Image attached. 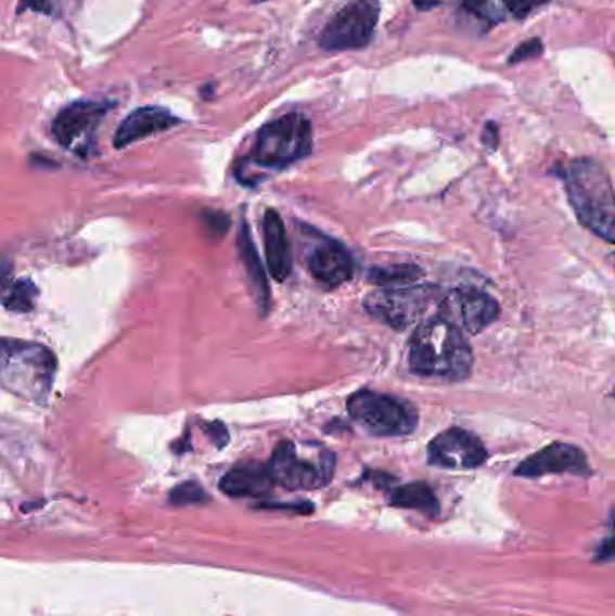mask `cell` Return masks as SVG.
<instances>
[{
  "label": "cell",
  "instance_id": "ba28073f",
  "mask_svg": "<svg viewBox=\"0 0 615 616\" xmlns=\"http://www.w3.org/2000/svg\"><path fill=\"white\" fill-rule=\"evenodd\" d=\"M380 13V0L348 2L321 31L320 48L331 53L367 48L374 37Z\"/></svg>",
  "mask_w": 615,
  "mask_h": 616
},
{
  "label": "cell",
  "instance_id": "d6986e66",
  "mask_svg": "<svg viewBox=\"0 0 615 616\" xmlns=\"http://www.w3.org/2000/svg\"><path fill=\"white\" fill-rule=\"evenodd\" d=\"M37 299L38 287L29 278L11 280L10 285L0 293V304L4 305L5 310H10V312H31Z\"/></svg>",
  "mask_w": 615,
  "mask_h": 616
},
{
  "label": "cell",
  "instance_id": "4316f807",
  "mask_svg": "<svg viewBox=\"0 0 615 616\" xmlns=\"http://www.w3.org/2000/svg\"><path fill=\"white\" fill-rule=\"evenodd\" d=\"M484 144L491 146V149H497L498 128L495 123H487L486 127H484Z\"/></svg>",
  "mask_w": 615,
  "mask_h": 616
},
{
  "label": "cell",
  "instance_id": "603a6c76",
  "mask_svg": "<svg viewBox=\"0 0 615 616\" xmlns=\"http://www.w3.org/2000/svg\"><path fill=\"white\" fill-rule=\"evenodd\" d=\"M541 53H543V43L538 38H533V40L520 43L518 48L514 49L511 56H509V64H520V62H525V60L536 59Z\"/></svg>",
  "mask_w": 615,
  "mask_h": 616
},
{
  "label": "cell",
  "instance_id": "7402d4cb",
  "mask_svg": "<svg viewBox=\"0 0 615 616\" xmlns=\"http://www.w3.org/2000/svg\"><path fill=\"white\" fill-rule=\"evenodd\" d=\"M464 8L470 15L476 16L478 21L487 22V24H497L498 11L495 0H462Z\"/></svg>",
  "mask_w": 615,
  "mask_h": 616
},
{
  "label": "cell",
  "instance_id": "3957f363",
  "mask_svg": "<svg viewBox=\"0 0 615 616\" xmlns=\"http://www.w3.org/2000/svg\"><path fill=\"white\" fill-rule=\"evenodd\" d=\"M568 203L579 222L595 236L614 244L615 201L611 176L594 161H574L563 171Z\"/></svg>",
  "mask_w": 615,
  "mask_h": 616
},
{
  "label": "cell",
  "instance_id": "ac0fdd59",
  "mask_svg": "<svg viewBox=\"0 0 615 616\" xmlns=\"http://www.w3.org/2000/svg\"><path fill=\"white\" fill-rule=\"evenodd\" d=\"M390 501L394 506L413 509V511L423 512L428 517H435L440 512L439 501L435 498L434 490L423 482H413V484L397 487L392 492Z\"/></svg>",
  "mask_w": 615,
  "mask_h": 616
},
{
  "label": "cell",
  "instance_id": "7a4b0ae2",
  "mask_svg": "<svg viewBox=\"0 0 615 616\" xmlns=\"http://www.w3.org/2000/svg\"><path fill=\"white\" fill-rule=\"evenodd\" d=\"M59 359L48 346L0 337V388L37 406L48 405Z\"/></svg>",
  "mask_w": 615,
  "mask_h": 616
},
{
  "label": "cell",
  "instance_id": "7c38bea8",
  "mask_svg": "<svg viewBox=\"0 0 615 616\" xmlns=\"http://www.w3.org/2000/svg\"><path fill=\"white\" fill-rule=\"evenodd\" d=\"M589 474V462L584 451L571 444H552L520 463L514 471L522 478H540L546 474Z\"/></svg>",
  "mask_w": 615,
  "mask_h": 616
},
{
  "label": "cell",
  "instance_id": "277c9868",
  "mask_svg": "<svg viewBox=\"0 0 615 616\" xmlns=\"http://www.w3.org/2000/svg\"><path fill=\"white\" fill-rule=\"evenodd\" d=\"M312 150V127L304 114L291 112L268 123L258 132L252 161L266 168H284L304 159Z\"/></svg>",
  "mask_w": 615,
  "mask_h": 616
},
{
  "label": "cell",
  "instance_id": "8992f818",
  "mask_svg": "<svg viewBox=\"0 0 615 616\" xmlns=\"http://www.w3.org/2000/svg\"><path fill=\"white\" fill-rule=\"evenodd\" d=\"M347 410L370 435L405 436L418 429V410L390 395L358 392L348 399Z\"/></svg>",
  "mask_w": 615,
  "mask_h": 616
},
{
  "label": "cell",
  "instance_id": "2e32d148",
  "mask_svg": "<svg viewBox=\"0 0 615 616\" xmlns=\"http://www.w3.org/2000/svg\"><path fill=\"white\" fill-rule=\"evenodd\" d=\"M273 479L262 463L247 462L231 469L220 479V490L231 498H264L271 495Z\"/></svg>",
  "mask_w": 615,
  "mask_h": 616
},
{
  "label": "cell",
  "instance_id": "d4e9b609",
  "mask_svg": "<svg viewBox=\"0 0 615 616\" xmlns=\"http://www.w3.org/2000/svg\"><path fill=\"white\" fill-rule=\"evenodd\" d=\"M547 2H551V0H503V5L508 8L511 15L516 16V18H525L530 13H535L541 5H546Z\"/></svg>",
  "mask_w": 615,
  "mask_h": 616
},
{
  "label": "cell",
  "instance_id": "e0dca14e",
  "mask_svg": "<svg viewBox=\"0 0 615 616\" xmlns=\"http://www.w3.org/2000/svg\"><path fill=\"white\" fill-rule=\"evenodd\" d=\"M239 251H241V258L244 261V267H246L247 277H249V282H252L255 296H257L258 307L266 313L269 307L268 277H266V271H264L262 264H260L257 247L253 244L252 234H249L246 223L242 226L241 233H239Z\"/></svg>",
  "mask_w": 615,
  "mask_h": 616
},
{
  "label": "cell",
  "instance_id": "5b68a950",
  "mask_svg": "<svg viewBox=\"0 0 615 616\" xmlns=\"http://www.w3.org/2000/svg\"><path fill=\"white\" fill-rule=\"evenodd\" d=\"M443 293L435 285L419 287H386L370 293L363 307L372 318L394 330H405L421 323L432 308L439 305Z\"/></svg>",
  "mask_w": 615,
  "mask_h": 616
},
{
  "label": "cell",
  "instance_id": "8fae6325",
  "mask_svg": "<svg viewBox=\"0 0 615 616\" xmlns=\"http://www.w3.org/2000/svg\"><path fill=\"white\" fill-rule=\"evenodd\" d=\"M487 460L486 447L464 429H448L428 446V462L443 469H476Z\"/></svg>",
  "mask_w": 615,
  "mask_h": 616
},
{
  "label": "cell",
  "instance_id": "52a82bcc",
  "mask_svg": "<svg viewBox=\"0 0 615 616\" xmlns=\"http://www.w3.org/2000/svg\"><path fill=\"white\" fill-rule=\"evenodd\" d=\"M336 467V457L329 449H321L316 460L302 457L295 441H282L269 460V476L274 485L287 490H316L331 484Z\"/></svg>",
  "mask_w": 615,
  "mask_h": 616
},
{
  "label": "cell",
  "instance_id": "9c48e42d",
  "mask_svg": "<svg viewBox=\"0 0 615 616\" xmlns=\"http://www.w3.org/2000/svg\"><path fill=\"white\" fill-rule=\"evenodd\" d=\"M439 313V318L446 319L461 332L475 335L497 321L500 305L489 294L476 288H457L440 298Z\"/></svg>",
  "mask_w": 615,
  "mask_h": 616
},
{
  "label": "cell",
  "instance_id": "ffe728a7",
  "mask_svg": "<svg viewBox=\"0 0 615 616\" xmlns=\"http://www.w3.org/2000/svg\"><path fill=\"white\" fill-rule=\"evenodd\" d=\"M423 274V271L418 266H392V267H377L369 272V282L381 285V287H397L399 283L407 285L418 280Z\"/></svg>",
  "mask_w": 615,
  "mask_h": 616
},
{
  "label": "cell",
  "instance_id": "4fadbf2b",
  "mask_svg": "<svg viewBox=\"0 0 615 616\" xmlns=\"http://www.w3.org/2000/svg\"><path fill=\"white\" fill-rule=\"evenodd\" d=\"M307 269L323 287L336 288L353 278L354 260L339 242L326 239L310 251Z\"/></svg>",
  "mask_w": 615,
  "mask_h": 616
},
{
  "label": "cell",
  "instance_id": "44dd1931",
  "mask_svg": "<svg viewBox=\"0 0 615 616\" xmlns=\"http://www.w3.org/2000/svg\"><path fill=\"white\" fill-rule=\"evenodd\" d=\"M208 500V495L197 482H184V484L177 485L168 496V501L176 506L201 505Z\"/></svg>",
  "mask_w": 615,
  "mask_h": 616
},
{
  "label": "cell",
  "instance_id": "30bf717a",
  "mask_svg": "<svg viewBox=\"0 0 615 616\" xmlns=\"http://www.w3.org/2000/svg\"><path fill=\"white\" fill-rule=\"evenodd\" d=\"M113 106V102H89V100H80L65 106L56 114L51 127L56 143L69 150H78L81 141L84 144L89 143V139L97 133L100 123Z\"/></svg>",
  "mask_w": 615,
  "mask_h": 616
},
{
  "label": "cell",
  "instance_id": "6da1fadb",
  "mask_svg": "<svg viewBox=\"0 0 615 616\" xmlns=\"http://www.w3.org/2000/svg\"><path fill=\"white\" fill-rule=\"evenodd\" d=\"M410 370L423 377L465 381L473 370V350L461 330L446 319H426L410 341Z\"/></svg>",
  "mask_w": 615,
  "mask_h": 616
},
{
  "label": "cell",
  "instance_id": "9a60e30c",
  "mask_svg": "<svg viewBox=\"0 0 615 616\" xmlns=\"http://www.w3.org/2000/svg\"><path fill=\"white\" fill-rule=\"evenodd\" d=\"M264 244L271 277L277 282H284L293 269V255L284 222L274 209H268L264 215Z\"/></svg>",
  "mask_w": 615,
  "mask_h": 616
},
{
  "label": "cell",
  "instance_id": "5bb4252c",
  "mask_svg": "<svg viewBox=\"0 0 615 616\" xmlns=\"http://www.w3.org/2000/svg\"><path fill=\"white\" fill-rule=\"evenodd\" d=\"M182 123L163 106H141L125 117L114 133V149H127L154 133L166 132Z\"/></svg>",
  "mask_w": 615,
  "mask_h": 616
},
{
  "label": "cell",
  "instance_id": "83f0119b",
  "mask_svg": "<svg viewBox=\"0 0 615 616\" xmlns=\"http://www.w3.org/2000/svg\"><path fill=\"white\" fill-rule=\"evenodd\" d=\"M11 280H13V274H11L10 266H5V264L0 266V293L10 285Z\"/></svg>",
  "mask_w": 615,
  "mask_h": 616
},
{
  "label": "cell",
  "instance_id": "484cf974",
  "mask_svg": "<svg viewBox=\"0 0 615 616\" xmlns=\"http://www.w3.org/2000/svg\"><path fill=\"white\" fill-rule=\"evenodd\" d=\"M204 433L209 436V440L214 441L215 446L222 449V447L230 440V435H228V429H226L222 422H212V424L203 425Z\"/></svg>",
  "mask_w": 615,
  "mask_h": 616
},
{
  "label": "cell",
  "instance_id": "cb8c5ba5",
  "mask_svg": "<svg viewBox=\"0 0 615 616\" xmlns=\"http://www.w3.org/2000/svg\"><path fill=\"white\" fill-rule=\"evenodd\" d=\"M26 10L35 11L40 15L53 16L60 11V0H21L16 13L22 15Z\"/></svg>",
  "mask_w": 615,
  "mask_h": 616
}]
</instances>
